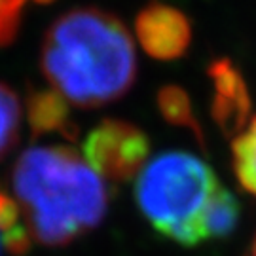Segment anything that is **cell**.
<instances>
[{"mask_svg": "<svg viewBox=\"0 0 256 256\" xmlns=\"http://www.w3.org/2000/svg\"><path fill=\"white\" fill-rule=\"evenodd\" d=\"M0 247H4V243H2V238H0Z\"/></svg>", "mask_w": 256, "mask_h": 256, "instance_id": "15", "label": "cell"}, {"mask_svg": "<svg viewBox=\"0 0 256 256\" xmlns=\"http://www.w3.org/2000/svg\"><path fill=\"white\" fill-rule=\"evenodd\" d=\"M0 238L4 247L14 254H25L32 243L21 207L14 196L4 190H0Z\"/></svg>", "mask_w": 256, "mask_h": 256, "instance_id": "9", "label": "cell"}, {"mask_svg": "<svg viewBox=\"0 0 256 256\" xmlns=\"http://www.w3.org/2000/svg\"><path fill=\"white\" fill-rule=\"evenodd\" d=\"M12 196L32 241L63 247L97 228L108 209L106 180L68 146H32L12 169Z\"/></svg>", "mask_w": 256, "mask_h": 256, "instance_id": "2", "label": "cell"}, {"mask_svg": "<svg viewBox=\"0 0 256 256\" xmlns=\"http://www.w3.org/2000/svg\"><path fill=\"white\" fill-rule=\"evenodd\" d=\"M27 0H0V46L10 44L21 23Z\"/></svg>", "mask_w": 256, "mask_h": 256, "instance_id": "13", "label": "cell"}, {"mask_svg": "<svg viewBox=\"0 0 256 256\" xmlns=\"http://www.w3.org/2000/svg\"><path fill=\"white\" fill-rule=\"evenodd\" d=\"M248 256H256V236L252 239V245H250V250H248Z\"/></svg>", "mask_w": 256, "mask_h": 256, "instance_id": "14", "label": "cell"}, {"mask_svg": "<svg viewBox=\"0 0 256 256\" xmlns=\"http://www.w3.org/2000/svg\"><path fill=\"white\" fill-rule=\"evenodd\" d=\"M40 66L68 104L102 106L124 97L137 76V52L126 25L108 12L78 8L48 28Z\"/></svg>", "mask_w": 256, "mask_h": 256, "instance_id": "1", "label": "cell"}, {"mask_svg": "<svg viewBox=\"0 0 256 256\" xmlns=\"http://www.w3.org/2000/svg\"><path fill=\"white\" fill-rule=\"evenodd\" d=\"M232 156L241 188L256 196V118L250 120L248 128L234 138Z\"/></svg>", "mask_w": 256, "mask_h": 256, "instance_id": "11", "label": "cell"}, {"mask_svg": "<svg viewBox=\"0 0 256 256\" xmlns=\"http://www.w3.org/2000/svg\"><path fill=\"white\" fill-rule=\"evenodd\" d=\"M158 106L160 112L171 126L184 128L198 138V142L203 144V131L200 122L192 110V101L188 93L178 86H165L158 93Z\"/></svg>", "mask_w": 256, "mask_h": 256, "instance_id": "10", "label": "cell"}, {"mask_svg": "<svg viewBox=\"0 0 256 256\" xmlns=\"http://www.w3.org/2000/svg\"><path fill=\"white\" fill-rule=\"evenodd\" d=\"M84 160L106 182H128L148 164L144 131L122 120H102L84 140Z\"/></svg>", "mask_w": 256, "mask_h": 256, "instance_id": "4", "label": "cell"}, {"mask_svg": "<svg viewBox=\"0 0 256 256\" xmlns=\"http://www.w3.org/2000/svg\"><path fill=\"white\" fill-rule=\"evenodd\" d=\"M38 2H50V0H38Z\"/></svg>", "mask_w": 256, "mask_h": 256, "instance_id": "16", "label": "cell"}, {"mask_svg": "<svg viewBox=\"0 0 256 256\" xmlns=\"http://www.w3.org/2000/svg\"><path fill=\"white\" fill-rule=\"evenodd\" d=\"M239 220V203L226 188L218 186L212 200L207 205L203 216V238L209 239L228 238L236 230Z\"/></svg>", "mask_w": 256, "mask_h": 256, "instance_id": "8", "label": "cell"}, {"mask_svg": "<svg viewBox=\"0 0 256 256\" xmlns=\"http://www.w3.org/2000/svg\"><path fill=\"white\" fill-rule=\"evenodd\" d=\"M21 128V102L16 92L0 82V160L18 142Z\"/></svg>", "mask_w": 256, "mask_h": 256, "instance_id": "12", "label": "cell"}, {"mask_svg": "<svg viewBox=\"0 0 256 256\" xmlns=\"http://www.w3.org/2000/svg\"><path fill=\"white\" fill-rule=\"evenodd\" d=\"M209 78L212 80V118L224 135L238 137L245 131L250 120V95L247 84L230 59H216L209 66Z\"/></svg>", "mask_w": 256, "mask_h": 256, "instance_id": "6", "label": "cell"}, {"mask_svg": "<svg viewBox=\"0 0 256 256\" xmlns=\"http://www.w3.org/2000/svg\"><path fill=\"white\" fill-rule=\"evenodd\" d=\"M25 110L34 135H61L68 140L78 137V128L70 116V104L55 90L30 93Z\"/></svg>", "mask_w": 256, "mask_h": 256, "instance_id": "7", "label": "cell"}, {"mask_svg": "<svg viewBox=\"0 0 256 256\" xmlns=\"http://www.w3.org/2000/svg\"><path fill=\"white\" fill-rule=\"evenodd\" d=\"M135 34L142 50L160 61L182 57L192 42V23L180 10L152 2L135 19Z\"/></svg>", "mask_w": 256, "mask_h": 256, "instance_id": "5", "label": "cell"}, {"mask_svg": "<svg viewBox=\"0 0 256 256\" xmlns=\"http://www.w3.org/2000/svg\"><path fill=\"white\" fill-rule=\"evenodd\" d=\"M209 165L188 152H165L138 173L135 200L150 226L182 247L205 241L203 216L218 190Z\"/></svg>", "mask_w": 256, "mask_h": 256, "instance_id": "3", "label": "cell"}]
</instances>
